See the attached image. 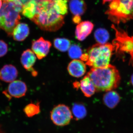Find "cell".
<instances>
[{"label": "cell", "mask_w": 133, "mask_h": 133, "mask_svg": "<svg viewBox=\"0 0 133 133\" xmlns=\"http://www.w3.org/2000/svg\"><path fill=\"white\" fill-rule=\"evenodd\" d=\"M36 14L31 19L41 29L56 31L64 24V18L56 12L54 7V0H36Z\"/></svg>", "instance_id": "1"}, {"label": "cell", "mask_w": 133, "mask_h": 133, "mask_svg": "<svg viewBox=\"0 0 133 133\" xmlns=\"http://www.w3.org/2000/svg\"><path fill=\"white\" fill-rule=\"evenodd\" d=\"M95 85L96 92L108 91L118 87L121 77L118 70L109 64L102 68H91L87 74Z\"/></svg>", "instance_id": "2"}, {"label": "cell", "mask_w": 133, "mask_h": 133, "mask_svg": "<svg viewBox=\"0 0 133 133\" xmlns=\"http://www.w3.org/2000/svg\"><path fill=\"white\" fill-rule=\"evenodd\" d=\"M114 51L112 44L98 43L89 48L86 53L82 54L80 58L91 68H104L109 64Z\"/></svg>", "instance_id": "3"}, {"label": "cell", "mask_w": 133, "mask_h": 133, "mask_svg": "<svg viewBox=\"0 0 133 133\" xmlns=\"http://www.w3.org/2000/svg\"><path fill=\"white\" fill-rule=\"evenodd\" d=\"M23 5L22 0L3 2L0 10V28L9 36H12L14 29L19 23Z\"/></svg>", "instance_id": "4"}, {"label": "cell", "mask_w": 133, "mask_h": 133, "mask_svg": "<svg viewBox=\"0 0 133 133\" xmlns=\"http://www.w3.org/2000/svg\"><path fill=\"white\" fill-rule=\"evenodd\" d=\"M105 12L108 18L118 25L133 19V0H114Z\"/></svg>", "instance_id": "5"}, {"label": "cell", "mask_w": 133, "mask_h": 133, "mask_svg": "<svg viewBox=\"0 0 133 133\" xmlns=\"http://www.w3.org/2000/svg\"><path fill=\"white\" fill-rule=\"evenodd\" d=\"M111 27L115 32V38L112 44L116 56L124 59L126 54H128L130 56L129 64L133 66V36H130L127 31L114 24Z\"/></svg>", "instance_id": "6"}, {"label": "cell", "mask_w": 133, "mask_h": 133, "mask_svg": "<svg viewBox=\"0 0 133 133\" xmlns=\"http://www.w3.org/2000/svg\"><path fill=\"white\" fill-rule=\"evenodd\" d=\"M50 119L56 125L63 127L69 125L73 118L69 107L63 104L56 106L50 112Z\"/></svg>", "instance_id": "7"}, {"label": "cell", "mask_w": 133, "mask_h": 133, "mask_svg": "<svg viewBox=\"0 0 133 133\" xmlns=\"http://www.w3.org/2000/svg\"><path fill=\"white\" fill-rule=\"evenodd\" d=\"M27 91L26 84L21 80H15L9 84L7 89L3 92L9 99L12 98H20L24 97Z\"/></svg>", "instance_id": "8"}, {"label": "cell", "mask_w": 133, "mask_h": 133, "mask_svg": "<svg viewBox=\"0 0 133 133\" xmlns=\"http://www.w3.org/2000/svg\"><path fill=\"white\" fill-rule=\"evenodd\" d=\"M51 45L50 41L41 37L32 42L31 50L38 59H42L48 55Z\"/></svg>", "instance_id": "9"}, {"label": "cell", "mask_w": 133, "mask_h": 133, "mask_svg": "<svg viewBox=\"0 0 133 133\" xmlns=\"http://www.w3.org/2000/svg\"><path fill=\"white\" fill-rule=\"evenodd\" d=\"M36 60V56L32 50L29 49L26 50L22 54L21 58L22 65L26 70L30 72L34 77H36L37 75V71L33 67Z\"/></svg>", "instance_id": "10"}, {"label": "cell", "mask_w": 133, "mask_h": 133, "mask_svg": "<svg viewBox=\"0 0 133 133\" xmlns=\"http://www.w3.org/2000/svg\"><path fill=\"white\" fill-rule=\"evenodd\" d=\"M67 70L71 76L79 78L85 74L86 66L85 64L82 60L74 59L69 64Z\"/></svg>", "instance_id": "11"}, {"label": "cell", "mask_w": 133, "mask_h": 133, "mask_svg": "<svg viewBox=\"0 0 133 133\" xmlns=\"http://www.w3.org/2000/svg\"><path fill=\"white\" fill-rule=\"evenodd\" d=\"M16 67L12 64L5 65L0 70V79L7 83L15 81L18 76Z\"/></svg>", "instance_id": "12"}, {"label": "cell", "mask_w": 133, "mask_h": 133, "mask_svg": "<svg viewBox=\"0 0 133 133\" xmlns=\"http://www.w3.org/2000/svg\"><path fill=\"white\" fill-rule=\"evenodd\" d=\"M94 24L89 21H84L80 23L76 27L75 34L76 38L79 41L84 40L92 31Z\"/></svg>", "instance_id": "13"}, {"label": "cell", "mask_w": 133, "mask_h": 133, "mask_svg": "<svg viewBox=\"0 0 133 133\" xmlns=\"http://www.w3.org/2000/svg\"><path fill=\"white\" fill-rule=\"evenodd\" d=\"M30 29L28 24L24 23H19L14 29L12 36L15 41L22 42L28 36Z\"/></svg>", "instance_id": "14"}, {"label": "cell", "mask_w": 133, "mask_h": 133, "mask_svg": "<svg viewBox=\"0 0 133 133\" xmlns=\"http://www.w3.org/2000/svg\"><path fill=\"white\" fill-rule=\"evenodd\" d=\"M79 87L87 97H90L96 92L95 85L90 78L87 75L79 83Z\"/></svg>", "instance_id": "15"}, {"label": "cell", "mask_w": 133, "mask_h": 133, "mask_svg": "<svg viewBox=\"0 0 133 133\" xmlns=\"http://www.w3.org/2000/svg\"><path fill=\"white\" fill-rule=\"evenodd\" d=\"M121 98L118 94L115 91H108L103 96L104 104L110 109H113L118 104Z\"/></svg>", "instance_id": "16"}, {"label": "cell", "mask_w": 133, "mask_h": 133, "mask_svg": "<svg viewBox=\"0 0 133 133\" xmlns=\"http://www.w3.org/2000/svg\"><path fill=\"white\" fill-rule=\"evenodd\" d=\"M69 8L72 14L81 16L85 12L87 6L83 0H70Z\"/></svg>", "instance_id": "17"}, {"label": "cell", "mask_w": 133, "mask_h": 133, "mask_svg": "<svg viewBox=\"0 0 133 133\" xmlns=\"http://www.w3.org/2000/svg\"><path fill=\"white\" fill-rule=\"evenodd\" d=\"M37 5L36 0H28L23 4L22 14L27 18L31 20L36 14Z\"/></svg>", "instance_id": "18"}, {"label": "cell", "mask_w": 133, "mask_h": 133, "mask_svg": "<svg viewBox=\"0 0 133 133\" xmlns=\"http://www.w3.org/2000/svg\"><path fill=\"white\" fill-rule=\"evenodd\" d=\"M72 113L74 118L77 121L85 118L87 115L86 108L83 104L75 103L72 106Z\"/></svg>", "instance_id": "19"}, {"label": "cell", "mask_w": 133, "mask_h": 133, "mask_svg": "<svg viewBox=\"0 0 133 133\" xmlns=\"http://www.w3.org/2000/svg\"><path fill=\"white\" fill-rule=\"evenodd\" d=\"M94 37L98 43L104 44L107 43L109 40V32L105 29L100 28L95 30Z\"/></svg>", "instance_id": "20"}, {"label": "cell", "mask_w": 133, "mask_h": 133, "mask_svg": "<svg viewBox=\"0 0 133 133\" xmlns=\"http://www.w3.org/2000/svg\"><path fill=\"white\" fill-rule=\"evenodd\" d=\"M54 45L55 48L62 52L69 50L71 45V42L65 38H56L54 41Z\"/></svg>", "instance_id": "21"}, {"label": "cell", "mask_w": 133, "mask_h": 133, "mask_svg": "<svg viewBox=\"0 0 133 133\" xmlns=\"http://www.w3.org/2000/svg\"><path fill=\"white\" fill-rule=\"evenodd\" d=\"M24 113L29 118L38 115L41 112L40 103H31L26 106L24 109Z\"/></svg>", "instance_id": "22"}, {"label": "cell", "mask_w": 133, "mask_h": 133, "mask_svg": "<svg viewBox=\"0 0 133 133\" xmlns=\"http://www.w3.org/2000/svg\"><path fill=\"white\" fill-rule=\"evenodd\" d=\"M54 7L59 14L66 15L68 12L67 0H54Z\"/></svg>", "instance_id": "23"}, {"label": "cell", "mask_w": 133, "mask_h": 133, "mask_svg": "<svg viewBox=\"0 0 133 133\" xmlns=\"http://www.w3.org/2000/svg\"><path fill=\"white\" fill-rule=\"evenodd\" d=\"M68 50L69 56L72 59L80 58L83 54L81 48L77 44H73L71 45Z\"/></svg>", "instance_id": "24"}, {"label": "cell", "mask_w": 133, "mask_h": 133, "mask_svg": "<svg viewBox=\"0 0 133 133\" xmlns=\"http://www.w3.org/2000/svg\"><path fill=\"white\" fill-rule=\"evenodd\" d=\"M8 51V44L4 41L0 40V57L5 56Z\"/></svg>", "instance_id": "25"}, {"label": "cell", "mask_w": 133, "mask_h": 133, "mask_svg": "<svg viewBox=\"0 0 133 133\" xmlns=\"http://www.w3.org/2000/svg\"><path fill=\"white\" fill-rule=\"evenodd\" d=\"M72 21L75 24H79L81 21V17L79 16H74L72 18Z\"/></svg>", "instance_id": "26"}, {"label": "cell", "mask_w": 133, "mask_h": 133, "mask_svg": "<svg viewBox=\"0 0 133 133\" xmlns=\"http://www.w3.org/2000/svg\"><path fill=\"white\" fill-rule=\"evenodd\" d=\"M114 0H102V3L103 4H105L106 2H112V1Z\"/></svg>", "instance_id": "27"}, {"label": "cell", "mask_w": 133, "mask_h": 133, "mask_svg": "<svg viewBox=\"0 0 133 133\" xmlns=\"http://www.w3.org/2000/svg\"><path fill=\"white\" fill-rule=\"evenodd\" d=\"M131 83L132 85L133 86V74L131 76Z\"/></svg>", "instance_id": "28"}, {"label": "cell", "mask_w": 133, "mask_h": 133, "mask_svg": "<svg viewBox=\"0 0 133 133\" xmlns=\"http://www.w3.org/2000/svg\"><path fill=\"white\" fill-rule=\"evenodd\" d=\"M2 0H0V10L2 6Z\"/></svg>", "instance_id": "29"}, {"label": "cell", "mask_w": 133, "mask_h": 133, "mask_svg": "<svg viewBox=\"0 0 133 133\" xmlns=\"http://www.w3.org/2000/svg\"><path fill=\"white\" fill-rule=\"evenodd\" d=\"M0 133H4L3 132V131L2 129L1 128V127H0Z\"/></svg>", "instance_id": "30"}, {"label": "cell", "mask_w": 133, "mask_h": 133, "mask_svg": "<svg viewBox=\"0 0 133 133\" xmlns=\"http://www.w3.org/2000/svg\"><path fill=\"white\" fill-rule=\"evenodd\" d=\"M3 2H9L12 1V0H3Z\"/></svg>", "instance_id": "31"}, {"label": "cell", "mask_w": 133, "mask_h": 133, "mask_svg": "<svg viewBox=\"0 0 133 133\" xmlns=\"http://www.w3.org/2000/svg\"><path fill=\"white\" fill-rule=\"evenodd\" d=\"M0 17H1V16H0Z\"/></svg>", "instance_id": "32"}, {"label": "cell", "mask_w": 133, "mask_h": 133, "mask_svg": "<svg viewBox=\"0 0 133 133\" xmlns=\"http://www.w3.org/2000/svg\"></svg>", "instance_id": "33"}]
</instances>
